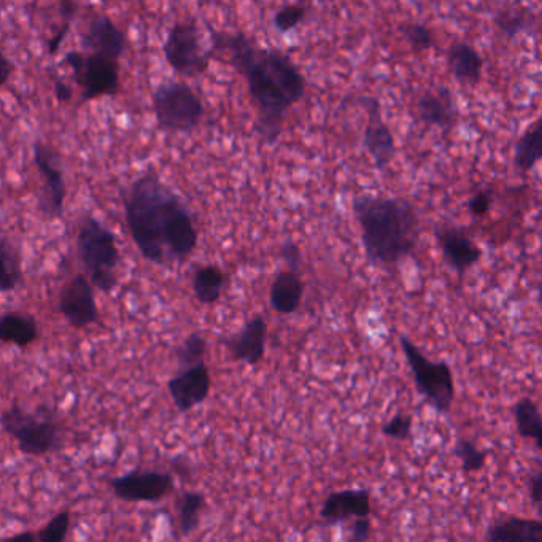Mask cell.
<instances>
[{"instance_id":"obj_1","label":"cell","mask_w":542,"mask_h":542,"mask_svg":"<svg viewBox=\"0 0 542 542\" xmlns=\"http://www.w3.org/2000/svg\"><path fill=\"white\" fill-rule=\"evenodd\" d=\"M210 50L225 55L229 66L244 77L258 113L253 129L264 145L277 144L288 113L306 96V77L290 56L260 47L244 32H212Z\"/></svg>"},{"instance_id":"obj_2","label":"cell","mask_w":542,"mask_h":542,"mask_svg":"<svg viewBox=\"0 0 542 542\" xmlns=\"http://www.w3.org/2000/svg\"><path fill=\"white\" fill-rule=\"evenodd\" d=\"M124 210L129 233L150 263H182L198 247L190 210L153 172L132 183Z\"/></svg>"},{"instance_id":"obj_3","label":"cell","mask_w":542,"mask_h":542,"mask_svg":"<svg viewBox=\"0 0 542 542\" xmlns=\"http://www.w3.org/2000/svg\"><path fill=\"white\" fill-rule=\"evenodd\" d=\"M369 263L395 268L414 253L419 241V213L411 201L360 194L352 201Z\"/></svg>"},{"instance_id":"obj_4","label":"cell","mask_w":542,"mask_h":542,"mask_svg":"<svg viewBox=\"0 0 542 542\" xmlns=\"http://www.w3.org/2000/svg\"><path fill=\"white\" fill-rule=\"evenodd\" d=\"M77 245L80 260L90 274L91 285L104 293H112L117 287L115 271L120 264L115 234L90 215L80 226Z\"/></svg>"},{"instance_id":"obj_5","label":"cell","mask_w":542,"mask_h":542,"mask_svg":"<svg viewBox=\"0 0 542 542\" xmlns=\"http://www.w3.org/2000/svg\"><path fill=\"white\" fill-rule=\"evenodd\" d=\"M153 112L161 131L190 134L204 120L206 109L198 93L183 82L159 85L153 96Z\"/></svg>"},{"instance_id":"obj_6","label":"cell","mask_w":542,"mask_h":542,"mask_svg":"<svg viewBox=\"0 0 542 542\" xmlns=\"http://www.w3.org/2000/svg\"><path fill=\"white\" fill-rule=\"evenodd\" d=\"M399 342L414 376L417 392L436 411L449 414L455 401V380L449 364L446 361L434 363L430 358H426L409 337L401 336Z\"/></svg>"},{"instance_id":"obj_7","label":"cell","mask_w":542,"mask_h":542,"mask_svg":"<svg viewBox=\"0 0 542 542\" xmlns=\"http://www.w3.org/2000/svg\"><path fill=\"white\" fill-rule=\"evenodd\" d=\"M120 59L102 53L69 51L64 62L74 72L75 82L82 86L83 101L115 96L120 88Z\"/></svg>"},{"instance_id":"obj_8","label":"cell","mask_w":542,"mask_h":542,"mask_svg":"<svg viewBox=\"0 0 542 542\" xmlns=\"http://www.w3.org/2000/svg\"><path fill=\"white\" fill-rule=\"evenodd\" d=\"M164 58L175 74L199 77L209 69L213 53L204 47L201 32L194 23H175L163 45Z\"/></svg>"},{"instance_id":"obj_9","label":"cell","mask_w":542,"mask_h":542,"mask_svg":"<svg viewBox=\"0 0 542 542\" xmlns=\"http://www.w3.org/2000/svg\"><path fill=\"white\" fill-rule=\"evenodd\" d=\"M0 425L5 433L18 441L24 455L40 457L58 449L61 444V428L55 422L39 420L16 404L2 414Z\"/></svg>"},{"instance_id":"obj_10","label":"cell","mask_w":542,"mask_h":542,"mask_svg":"<svg viewBox=\"0 0 542 542\" xmlns=\"http://www.w3.org/2000/svg\"><path fill=\"white\" fill-rule=\"evenodd\" d=\"M361 107L368 113V123L364 126L363 147L368 151L377 171L385 172L396 156V140L384 118L379 99L364 96L358 99Z\"/></svg>"},{"instance_id":"obj_11","label":"cell","mask_w":542,"mask_h":542,"mask_svg":"<svg viewBox=\"0 0 542 542\" xmlns=\"http://www.w3.org/2000/svg\"><path fill=\"white\" fill-rule=\"evenodd\" d=\"M113 493L129 503H156L174 490V477L158 471H132L113 479Z\"/></svg>"},{"instance_id":"obj_12","label":"cell","mask_w":542,"mask_h":542,"mask_svg":"<svg viewBox=\"0 0 542 542\" xmlns=\"http://www.w3.org/2000/svg\"><path fill=\"white\" fill-rule=\"evenodd\" d=\"M34 163L45 179L42 210L48 218H61L66 199V182L59 167V156L53 148L37 140L34 144Z\"/></svg>"},{"instance_id":"obj_13","label":"cell","mask_w":542,"mask_h":542,"mask_svg":"<svg viewBox=\"0 0 542 542\" xmlns=\"http://www.w3.org/2000/svg\"><path fill=\"white\" fill-rule=\"evenodd\" d=\"M434 236L441 248L442 258L458 275L465 274L481 261V247L471 239L465 228L450 225L438 226L434 231Z\"/></svg>"},{"instance_id":"obj_14","label":"cell","mask_w":542,"mask_h":542,"mask_svg":"<svg viewBox=\"0 0 542 542\" xmlns=\"http://www.w3.org/2000/svg\"><path fill=\"white\" fill-rule=\"evenodd\" d=\"M59 310L67 322L75 328H85L96 322L99 312L93 285L85 275H75L74 279L62 288Z\"/></svg>"},{"instance_id":"obj_15","label":"cell","mask_w":542,"mask_h":542,"mask_svg":"<svg viewBox=\"0 0 542 542\" xmlns=\"http://www.w3.org/2000/svg\"><path fill=\"white\" fill-rule=\"evenodd\" d=\"M210 387H212V379H210L206 363L182 369L179 376L167 382V390L174 399L175 407L182 414L204 403L209 398Z\"/></svg>"},{"instance_id":"obj_16","label":"cell","mask_w":542,"mask_h":542,"mask_svg":"<svg viewBox=\"0 0 542 542\" xmlns=\"http://www.w3.org/2000/svg\"><path fill=\"white\" fill-rule=\"evenodd\" d=\"M417 117L428 128H438L442 132H450L460 120L457 99L447 86L438 90L425 91L415 104Z\"/></svg>"},{"instance_id":"obj_17","label":"cell","mask_w":542,"mask_h":542,"mask_svg":"<svg viewBox=\"0 0 542 542\" xmlns=\"http://www.w3.org/2000/svg\"><path fill=\"white\" fill-rule=\"evenodd\" d=\"M266 342H268V323L261 315L248 320L239 333L231 334L225 339L226 349L231 353V357L250 366H256L263 361Z\"/></svg>"},{"instance_id":"obj_18","label":"cell","mask_w":542,"mask_h":542,"mask_svg":"<svg viewBox=\"0 0 542 542\" xmlns=\"http://www.w3.org/2000/svg\"><path fill=\"white\" fill-rule=\"evenodd\" d=\"M369 515H371V493L366 488L331 493L320 509V519L325 525H337Z\"/></svg>"},{"instance_id":"obj_19","label":"cell","mask_w":542,"mask_h":542,"mask_svg":"<svg viewBox=\"0 0 542 542\" xmlns=\"http://www.w3.org/2000/svg\"><path fill=\"white\" fill-rule=\"evenodd\" d=\"M83 47L91 53H102L120 59L126 51V35L110 20L109 16L99 15L91 20L83 34Z\"/></svg>"},{"instance_id":"obj_20","label":"cell","mask_w":542,"mask_h":542,"mask_svg":"<svg viewBox=\"0 0 542 542\" xmlns=\"http://www.w3.org/2000/svg\"><path fill=\"white\" fill-rule=\"evenodd\" d=\"M447 66L455 82L463 86H476L484 75V58L471 43L453 42L447 51Z\"/></svg>"},{"instance_id":"obj_21","label":"cell","mask_w":542,"mask_h":542,"mask_svg":"<svg viewBox=\"0 0 542 542\" xmlns=\"http://www.w3.org/2000/svg\"><path fill=\"white\" fill-rule=\"evenodd\" d=\"M302 296H304V283L299 271L287 269L275 275L271 291H269V301L277 314H295L301 307Z\"/></svg>"},{"instance_id":"obj_22","label":"cell","mask_w":542,"mask_h":542,"mask_svg":"<svg viewBox=\"0 0 542 542\" xmlns=\"http://www.w3.org/2000/svg\"><path fill=\"white\" fill-rule=\"evenodd\" d=\"M485 538L490 542H541L542 523L509 515L495 520L488 527Z\"/></svg>"},{"instance_id":"obj_23","label":"cell","mask_w":542,"mask_h":542,"mask_svg":"<svg viewBox=\"0 0 542 542\" xmlns=\"http://www.w3.org/2000/svg\"><path fill=\"white\" fill-rule=\"evenodd\" d=\"M542 158V118L523 132L515 145L514 166L522 174L533 171Z\"/></svg>"},{"instance_id":"obj_24","label":"cell","mask_w":542,"mask_h":542,"mask_svg":"<svg viewBox=\"0 0 542 542\" xmlns=\"http://www.w3.org/2000/svg\"><path fill=\"white\" fill-rule=\"evenodd\" d=\"M39 330L31 315L21 312H8L0 318V342L28 347L37 339Z\"/></svg>"},{"instance_id":"obj_25","label":"cell","mask_w":542,"mask_h":542,"mask_svg":"<svg viewBox=\"0 0 542 542\" xmlns=\"http://www.w3.org/2000/svg\"><path fill=\"white\" fill-rule=\"evenodd\" d=\"M226 285V274L217 266H202L194 272V296L201 304H215Z\"/></svg>"},{"instance_id":"obj_26","label":"cell","mask_w":542,"mask_h":542,"mask_svg":"<svg viewBox=\"0 0 542 542\" xmlns=\"http://www.w3.org/2000/svg\"><path fill=\"white\" fill-rule=\"evenodd\" d=\"M512 412L520 436L523 439H533L538 449H541L542 419L538 404L531 398H522L519 403H515Z\"/></svg>"},{"instance_id":"obj_27","label":"cell","mask_w":542,"mask_h":542,"mask_svg":"<svg viewBox=\"0 0 542 542\" xmlns=\"http://www.w3.org/2000/svg\"><path fill=\"white\" fill-rule=\"evenodd\" d=\"M21 277L20 250L7 237H0V291L15 290L20 285Z\"/></svg>"},{"instance_id":"obj_28","label":"cell","mask_w":542,"mask_h":542,"mask_svg":"<svg viewBox=\"0 0 542 542\" xmlns=\"http://www.w3.org/2000/svg\"><path fill=\"white\" fill-rule=\"evenodd\" d=\"M495 24L508 39H514L517 35L530 32V29L535 26V16L531 15L528 8L511 7L503 8L496 13Z\"/></svg>"},{"instance_id":"obj_29","label":"cell","mask_w":542,"mask_h":542,"mask_svg":"<svg viewBox=\"0 0 542 542\" xmlns=\"http://www.w3.org/2000/svg\"><path fill=\"white\" fill-rule=\"evenodd\" d=\"M206 509V496L199 492H185L179 503V523L182 536L198 530L202 511Z\"/></svg>"},{"instance_id":"obj_30","label":"cell","mask_w":542,"mask_h":542,"mask_svg":"<svg viewBox=\"0 0 542 542\" xmlns=\"http://www.w3.org/2000/svg\"><path fill=\"white\" fill-rule=\"evenodd\" d=\"M399 32L414 53H425L434 47V34L430 26L423 23L399 24Z\"/></svg>"},{"instance_id":"obj_31","label":"cell","mask_w":542,"mask_h":542,"mask_svg":"<svg viewBox=\"0 0 542 542\" xmlns=\"http://www.w3.org/2000/svg\"><path fill=\"white\" fill-rule=\"evenodd\" d=\"M453 455L461 461V466H463L466 473L481 471L485 466V461H487V452L485 450L479 449L474 442L463 438L458 439L457 444H455Z\"/></svg>"},{"instance_id":"obj_32","label":"cell","mask_w":542,"mask_h":542,"mask_svg":"<svg viewBox=\"0 0 542 542\" xmlns=\"http://www.w3.org/2000/svg\"><path fill=\"white\" fill-rule=\"evenodd\" d=\"M206 350L207 342L204 336L199 333L190 334V336L186 337L185 342L180 345V349L177 350L180 368H191L196 364L204 363Z\"/></svg>"},{"instance_id":"obj_33","label":"cell","mask_w":542,"mask_h":542,"mask_svg":"<svg viewBox=\"0 0 542 542\" xmlns=\"http://www.w3.org/2000/svg\"><path fill=\"white\" fill-rule=\"evenodd\" d=\"M307 18V7L302 4H287L283 5L280 10H277L274 15V28L280 34H288L295 31L299 24Z\"/></svg>"},{"instance_id":"obj_34","label":"cell","mask_w":542,"mask_h":542,"mask_svg":"<svg viewBox=\"0 0 542 542\" xmlns=\"http://www.w3.org/2000/svg\"><path fill=\"white\" fill-rule=\"evenodd\" d=\"M70 514L67 511L61 512L48 522L47 527L43 528L37 535L40 542H61L66 538L69 531Z\"/></svg>"},{"instance_id":"obj_35","label":"cell","mask_w":542,"mask_h":542,"mask_svg":"<svg viewBox=\"0 0 542 542\" xmlns=\"http://www.w3.org/2000/svg\"><path fill=\"white\" fill-rule=\"evenodd\" d=\"M385 436L395 441H406L411 436L412 431V417L411 415L404 414V412H398L393 419L388 420L385 423L384 428Z\"/></svg>"},{"instance_id":"obj_36","label":"cell","mask_w":542,"mask_h":542,"mask_svg":"<svg viewBox=\"0 0 542 542\" xmlns=\"http://www.w3.org/2000/svg\"><path fill=\"white\" fill-rule=\"evenodd\" d=\"M493 194L492 191L484 190L474 194L469 201V212L473 213L474 217H485L490 209H492Z\"/></svg>"},{"instance_id":"obj_37","label":"cell","mask_w":542,"mask_h":542,"mask_svg":"<svg viewBox=\"0 0 542 542\" xmlns=\"http://www.w3.org/2000/svg\"><path fill=\"white\" fill-rule=\"evenodd\" d=\"M280 255H282L285 263L288 264V269H293V271H299L301 268V250H299L298 245L283 244L282 250H280Z\"/></svg>"},{"instance_id":"obj_38","label":"cell","mask_w":542,"mask_h":542,"mask_svg":"<svg viewBox=\"0 0 542 542\" xmlns=\"http://www.w3.org/2000/svg\"><path fill=\"white\" fill-rule=\"evenodd\" d=\"M371 520L369 517H358L352 525V541L364 542L371 538Z\"/></svg>"},{"instance_id":"obj_39","label":"cell","mask_w":542,"mask_h":542,"mask_svg":"<svg viewBox=\"0 0 542 542\" xmlns=\"http://www.w3.org/2000/svg\"><path fill=\"white\" fill-rule=\"evenodd\" d=\"M70 29V21H64L62 23L61 29H59L58 32H56L53 37H51L50 42H48V53L50 55H56L58 53L59 48H61L62 42L66 40V35L69 34Z\"/></svg>"},{"instance_id":"obj_40","label":"cell","mask_w":542,"mask_h":542,"mask_svg":"<svg viewBox=\"0 0 542 542\" xmlns=\"http://www.w3.org/2000/svg\"><path fill=\"white\" fill-rule=\"evenodd\" d=\"M530 496L535 506L541 508L542 503V473L538 471L535 476L530 479Z\"/></svg>"},{"instance_id":"obj_41","label":"cell","mask_w":542,"mask_h":542,"mask_svg":"<svg viewBox=\"0 0 542 542\" xmlns=\"http://www.w3.org/2000/svg\"><path fill=\"white\" fill-rule=\"evenodd\" d=\"M53 88H55V96L59 102H70L72 97H74V91L67 85L66 82H62L59 78H55V83H53Z\"/></svg>"},{"instance_id":"obj_42","label":"cell","mask_w":542,"mask_h":542,"mask_svg":"<svg viewBox=\"0 0 542 542\" xmlns=\"http://www.w3.org/2000/svg\"><path fill=\"white\" fill-rule=\"evenodd\" d=\"M12 74V61L0 51V86H4L8 82V78L12 77Z\"/></svg>"},{"instance_id":"obj_43","label":"cell","mask_w":542,"mask_h":542,"mask_svg":"<svg viewBox=\"0 0 542 542\" xmlns=\"http://www.w3.org/2000/svg\"><path fill=\"white\" fill-rule=\"evenodd\" d=\"M59 12H61L62 20L70 21L75 18V13H77V5H75V0H61L59 2Z\"/></svg>"},{"instance_id":"obj_44","label":"cell","mask_w":542,"mask_h":542,"mask_svg":"<svg viewBox=\"0 0 542 542\" xmlns=\"http://www.w3.org/2000/svg\"><path fill=\"white\" fill-rule=\"evenodd\" d=\"M21 539H24V541H35V536L32 535V533H21V535L13 536V538H10V541H21Z\"/></svg>"}]
</instances>
